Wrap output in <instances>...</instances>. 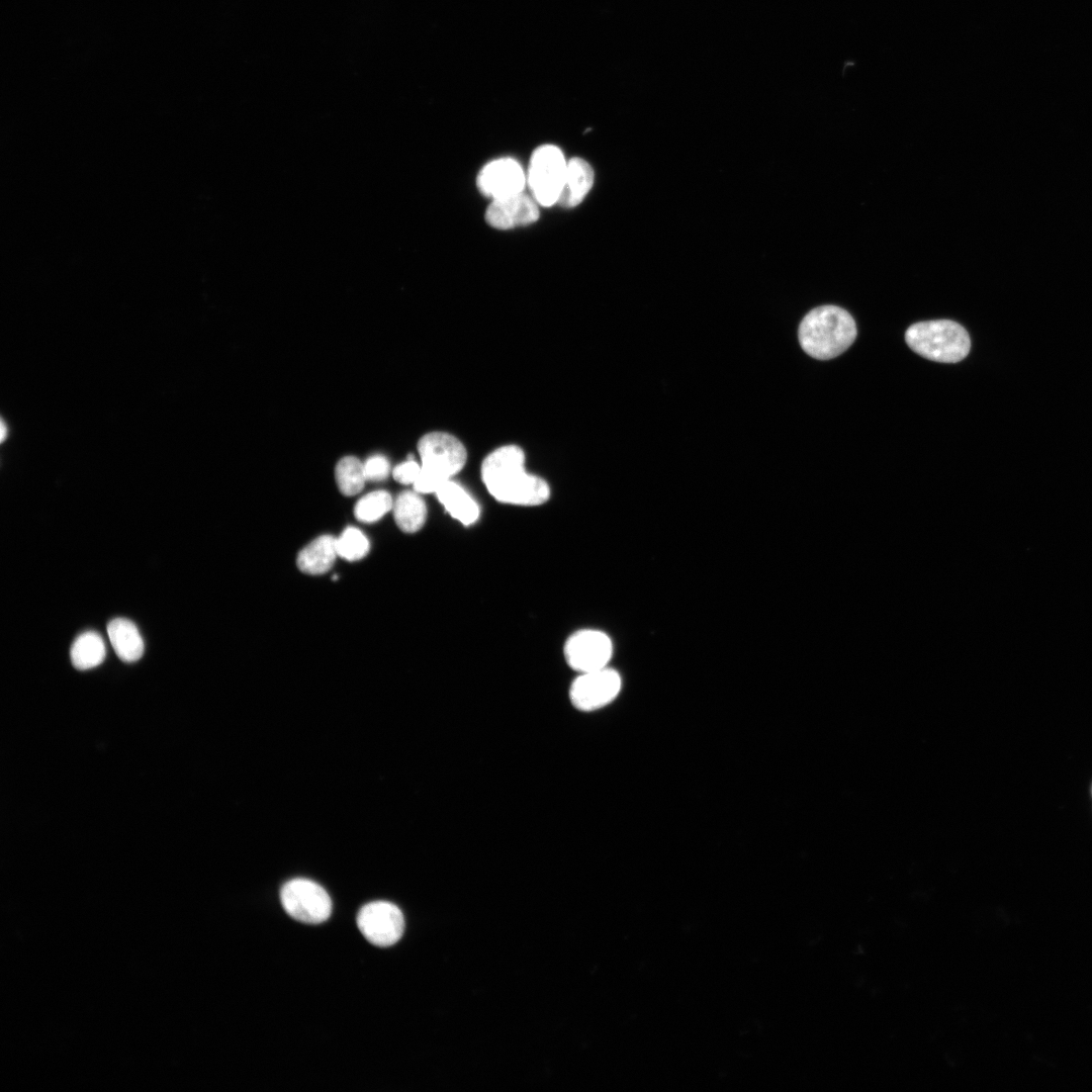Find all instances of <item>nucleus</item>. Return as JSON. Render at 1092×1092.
I'll use <instances>...</instances> for the list:
<instances>
[{
	"instance_id": "6ab92c4d",
	"label": "nucleus",
	"mask_w": 1092,
	"mask_h": 1092,
	"mask_svg": "<svg viewBox=\"0 0 1092 1092\" xmlns=\"http://www.w3.org/2000/svg\"><path fill=\"white\" fill-rule=\"evenodd\" d=\"M393 499L389 492L376 490L361 497L355 506V517L363 523H374L392 510Z\"/></svg>"
},
{
	"instance_id": "2eb2a0df",
	"label": "nucleus",
	"mask_w": 1092,
	"mask_h": 1092,
	"mask_svg": "<svg viewBox=\"0 0 1092 1092\" xmlns=\"http://www.w3.org/2000/svg\"><path fill=\"white\" fill-rule=\"evenodd\" d=\"M107 634L117 656L125 662L139 660L145 650L143 638L136 626L124 618H116L107 625Z\"/></svg>"
},
{
	"instance_id": "a211bd4d",
	"label": "nucleus",
	"mask_w": 1092,
	"mask_h": 1092,
	"mask_svg": "<svg viewBox=\"0 0 1092 1092\" xmlns=\"http://www.w3.org/2000/svg\"><path fill=\"white\" fill-rule=\"evenodd\" d=\"M335 478L343 494L355 495L363 489L367 480L364 464L354 456H346L337 463Z\"/></svg>"
},
{
	"instance_id": "f3484780",
	"label": "nucleus",
	"mask_w": 1092,
	"mask_h": 1092,
	"mask_svg": "<svg viewBox=\"0 0 1092 1092\" xmlns=\"http://www.w3.org/2000/svg\"><path fill=\"white\" fill-rule=\"evenodd\" d=\"M106 656V647L102 637L94 632L87 631L79 635L71 647V660L73 665L80 670L93 668L103 662Z\"/></svg>"
},
{
	"instance_id": "5701e85b",
	"label": "nucleus",
	"mask_w": 1092,
	"mask_h": 1092,
	"mask_svg": "<svg viewBox=\"0 0 1092 1092\" xmlns=\"http://www.w3.org/2000/svg\"><path fill=\"white\" fill-rule=\"evenodd\" d=\"M5 431H6V428H5L4 424L2 423V425H1V439L2 440H4V438L6 437Z\"/></svg>"
},
{
	"instance_id": "412c9836",
	"label": "nucleus",
	"mask_w": 1092,
	"mask_h": 1092,
	"mask_svg": "<svg viewBox=\"0 0 1092 1092\" xmlns=\"http://www.w3.org/2000/svg\"><path fill=\"white\" fill-rule=\"evenodd\" d=\"M364 471L367 480L380 481L388 476L390 465L384 456L373 455L364 463Z\"/></svg>"
},
{
	"instance_id": "f257e3e1",
	"label": "nucleus",
	"mask_w": 1092,
	"mask_h": 1092,
	"mask_svg": "<svg viewBox=\"0 0 1092 1092\" xmlns=\"http://www.w3.org/2000/svg\"><path fill=\"white\" fill-rule=\"evenodd\" d=\"M525 453L516 445H505L482 461L480 475L489 494L498 503L537 507L550 497L548 483L525 467Z\"/></svg>"
},
{
	"instance_id": "7ed1b4c3",
	"label": "nucleus",
	"mask_w": 1092,
	"mask_h": 1092,
	"mask_svg": "<svg viewBox=\"0 0 1092 1092\" xmlns=\"http://www.w3.org/2000/svg\"><path fill=\"white\" fill-rule=\"evenodd\" d=\"M421 472L414 490L419 493H435L445 482L459 473L467 460L462 442L446 432H431L418 443Z\"/></svg>"
},
{
	"instance_id": "aec40b11",
	"label": "nucleus",
	"mask_w": 1092,
	"mask_h": 1092,
	"mask_svg": "<svg viewBox=\"0 0 1092 1092\" xmlns=\"http://www.w3.org/2000/svg\"><path fill=\"white\" fill-rule=\"evenodd\" d=\"M338 556L355 561L363 558L369 551L370 544L367 537L357 528L349 527L344 530L339 538H336Z\"/></svg>"
},
{
	"instance_id": "ddd939ff",
	"label": "nucleus",
	"mask_w": 1092,
	"mask_h": 1092,
	"mask_svg": "<svg viewBox=\"0 0 1092 1092\" xmlns=\"http://www.w3.org/2000/svg\"><path fill=\"white\" fill-rule=\"evenodd\" d=\"M594 177V171L586 161L580 158L570 159L557 203L566 208L578 205L590 190Z\"/></svg>"
},
{
	"instance_id": "39448f33",
	"label": "nucleus",
	"mask_w": 1092,
	"mask_h": 1092,
	"mask_svg": "<svg viewBox=\"0 0 1092 1092\" xmlns=\"http://www.w3.org/2000/svg\"><path fill=\"white\" fill-rule=\"evenodd\" d=\"M566 168L567 162L559 148L545 145L535 150L527 182L537 203L548 207L558 202Z\"/></svg>"
},
{
	"instance_id": "f8f14e48",
	"label": "nucleus",
	"mask_w": 1092,
	"mask_h": 1092,
	"mask_svg": "<svg viewBox=\"0 0 1092 1092\" xmlns=\"http://www.w3.org/2000/svg\"><path fill=\"white\" fill-rule=\"evenodd\" d=\"M435 494L445 511L458 523L471 526L478 521L480 509L477 502L453 479L445 482Z\"/></svg>"
},
{
	"instance_id": "4be33fe9",
	"label": "nucleus",
	"mask_w": 1092,
	"mask_h": 1092,
	"mask_svg": "<svg viewBox=\"0 0 1092 1092\" xmlns=\"http://www.w3.org/2000/svg\"><path fill=\"white\" fill-rule=\"evenodd\" d=\"M421 472V464L413 458L398 464L392 471L393 478L401 484H413Z\"/></svg>"
},
{
	"instance_id": "0eeeda50",
	"label": "nucleus",
	"mask_w": 1092,
	"mask_h": 1092,
	"mask_svg": "<svg viewBox=\"0 0 1092 1092\" xmlns=\"http://www.w3.org/2000/svg\"><path fill=\"white\" fill-rule=\"evenodd\" d=\"M612 653L610 637L595 629H581L572 633L563 646L566 663L578 673L607 667Z\"/></svg>"
},
{
	"instance_id": "4468645a",
	"label": "nucleus",
	"mask_w": 1092,
	"mask_h": 1092,
	"mask_svg": "<svg viewBox=\"0 0 1092 1092\" xmlns=\"http://www.w3.org/2000/svg\"><path fill=\"white\" fill-rule=\"evenodd\" d=\"M337 556L336 538L322 535L300 550L296 564L302 572L317 575L329 571Z\"/></svg>"
},
{
	"instance_id": "423d86ee",
	"label": "nucleus",
	"mask_w": 1092,
	"mask_h": 1092,
	"mask_svg": "<svg viewBox=\"0 0 1092 1092\" xmlns=\"http://www.w3.org/2000/svg\"><path fill=\"white\" fill-rule=\"evenodd\" d=\"M280 900L286 913L299 922L318 924L332 913V900L327 891L307 879L287 882L280 891Z\"/></svg>"
},
{
	"instance_id": "9d476101",
	"label": "nucleus",
	"mask_w": 1092,
	"mask_h": 1092,
	"mask_svg": "<svg viewBox=\"0 0 1092 1092\" xmlns=\"http://www.w3.org/2000/svg\"><path fill=\"white\" fill-rule=\"evenodd\" d=\"M526 175L520 163L512 158H500L485 165L477 176L481 193L492 199H500L522 193Z\"/></svg>"
},
{
	"instance_id": "20e7f679",
	"label": "nucleus",
	"mask_w": 1092,
	"mask_h": 1092,
	"mask_svg": "<svg viewBox=\"0 0 1092 1092\" xmlns=\"http://www.w3.org/2000/svg\"><path fill=\"white\" fill-rule=\"evenodd\" d=\"M905 340L918 355L941 363L962 361L971 348L968 332L949 320L916 323L907 329Z\"/></svg>"
},
{
	"instance_id": "9b49d317",
	"label": "nucleus",
	"mask_w": 1092,
	"mask_h": 1092,
	"mask_svg": "<svg viewBox=\"0 0 1092 1092\" xmlns=\"http://www.w3.org/2000/svg\"><path fill=\"white\" fill-rule=\"evenodd\" d=\"M538 217L539 209L536 200L523 192L493 199L485 213L486 221L499 230L529 224L536 221Z\"/></svg>"
},
{
	"instance_id": "6e6552de",
	"label": "nucleus",
	"mask_w": 1092,
	"mask_h": 1092,
	"mask_svg": "<svg viewBox=\"0 0 1092 1092\" xmlns=\"http://www.w3.org/2000/svg\"><path fill=\"white\" fill-rule=\"evenodd\" d=\"M357 925L370 943L386 947L396 943L402 936L404 919L396 905L387 901H374L360 909Z\"/></svg>"
},
{
	"instance_id": "dca6fc26",
	"label": "nucleus",
	"mask_w": 1092,
	"mask_h": 1092,
	"mask_svg": "<svg viewBox=\"0 0 1092 1092\" xmlns=\"http://www.w3.org/2000/svg\"><path fill=\"white\" fill-rule=\"evenodd\" d=\"M392 513L397 527L404 533H416L427 520V506L416 490H406L393 500Z\"/></svg>"
},
{
	"instance_id": "1a4fd4ad",
	"label": "nucleus",
	"mask_w": 1092,
	"mask_h": 1092,
	"mask_svg": "<svg viewBox=\"0 0 1092 1092\" xmlns=\"http://www.w3.org/2000/svg\"><path fill=\"white\" fill-rule=\"evenodd\" d=\"M620 674L608 666L579 673L569 688V699L580 711H595L611 703L620 693Z\"/></svg>"
},
{
	"instance_id": "f03ea898",
	"label": "nucleus",
	"mask_w": 1092,
	"mask_h": 1092,
	"mask_svg": "<svg viewBox=\"0 0 1092 1092\" xmlns=\"http://www.w3.org/2000/svg\"><path fill=\"white\" fill-rule=\"evenodd\" d=\"M853 317L843 308L822 305L810 310L799 326L802 349L818 360H829L843 353L856 338Z\"/></svg>"
}]
</instances>
